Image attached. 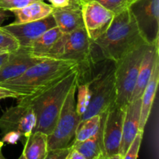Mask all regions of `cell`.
<instances>
[{"label": "cell", "instance_id": "8", "mask_svg": "<svg viewBox=\"0 0 159 159\" xmlns=\"http://www.w3.org/2000/svg\"><path fill=\"white\" fill-rule=\"evenodd\" d=\"M129 8L144 41L159 43V0H137Z\"/></svg>", "mask_w": 159, "mask_h": 159}, {"label": "cell", "instance_id": "36", "mask_svg": "<svg viewBox=\"0 0 159 159\" xmlns=\"http://www.w3.org/2000/svg\"><path fill=\"white\" fill-rule=\"evenodd\" d=\"M0 159H6L4 157V155H2V148H0Z\"/></svg>", "mask_w": 159, "mask_h": 159}, {"label": "cell", "instance_id": "22", "mask_svg": "<svg viewBox=\"0 0 159 159\" xmlns=\"http://www.w3.org/2000/svg\"><path fill=\"white\" fill-rule=\"evenodd\" d=\"M102 115H96L81 120L75 132L74 142L83 141L97 134L101 127Z\"/></svg>", "mask_w": 159, "mask_h": 159}, {"label": "cell", "instance_id": "20", "mask_svg": "<svg viewBox=\"0 0 159 159\" xmlns=\"http://www.w3.org/2000/svg\"><path fill=\"white\" fill-rule=\"evenodd\" d=\"M74 150L82 154L86 159H96L103 155L102 148V123L99 131L96 135L83 141L74 142L71 145Z\"/></svg>", "mask_w": 159, "mask_h": 159}, {"label": "cell", "instance_id": "12", "mask_svg": "<svg viewBox=\"0 0 159 159\" xmlns=\"http://www.w3.org/2000/svg\"><path fill=\"white\" fill-rule=\"evenodd\" d=\"M57 26L52 13L45 18L25 23H10L2 26L12 34L20 44V48L28 49L33 42L48 30Z\"/></svg>", "mask_w": 159, "mask_h": 159}, {"label": "cell", "instance_id": "41", "mask_svg": "<svg viewBox=\"0 0 159 159\" xmlns=\"http://www.w3.org/2000/svg\"><path fill=\"white\" fill-rule=\"evenodd\" d=\"M131 1H132V2H134V1H137V0H131Z\"/></svg>", "mask_w": 159, "mask_h": 159}, {"label": "cell", "instance_id": "13", "mask_svg": "<svg viewBox=\"0 0 159 159\" xmlns=\"http://www.w3.org/2000/svg\"><path fill=\"white\" fill-rule=\"evenodd\" d=\"M44 58L46 57H36L27 49L22 48L9 52L8 59L0 68V83L20 77L30 68Z\"/></svg>", "mask_w": 159, "mask_h": 159}, {"label": "cell", "instance_id": "23", "mask_svg": "<svg viewBox=\"0 0 159 159\" xmlns=\"http://www.w3.org/2000/svg\"><path fill=\"white\" fill-rule=\"evenodd\" d=\"M76 91L78 92L77 101H75L76 111L79 116H82L86 111L91 99L89 82H77Z\"/></svg>", "mask_w": 159, "mask_h": 159}, {"label": "cell", "instance_id": "34", "mask_svg": "<svg viewBox=\"0 0 159 159\" xmlns=\"http://www.w3.org/2000/svg\"><path fill=\"white\" fill-rule=\"evenodd\" d=\"M9 52L4 53L2 54H0V68L2 66L3 64L6 61V60L8 59V57H9Z\"/></svg>", "mask_w": 159, "mask_h": 159}, {"label": "cell", "instance_id": "1", "mask_svg": "<svg viewBox=\"0 0 159 159\" xmlns=\"http://www.w3.org/2000/svg\"><path fill=\"white\" fill-rule=\"evenodd\" d=\"M78 67L79 65L71 61L44 58L20 77L1 82L0 85L21 95L19 99L33 97L57 83Z\"/></svg>", "mask_w": 159, "mask_h": 159}, {"label": "cell", "instance_id": "33", "mask_svg": "<svg viewBox=\"0 0 159 159\" xmlns=\"http://www.w3.org/2000/svg\"><path fill=\"white\" fill-rule=\"evenodd\" d=\"M9 11L6 10V9H3L2 8H0V26H1L2 23L4 21H6V20H8L9 17Z\"/></svg>", "mask_w": 159, "mask_h": 159}, {"label": "cell", "instance_id": "27", "mask_svg": "<svg viewBox=\"0 0 159 159\" xmlns=\"http://www.w3.org/2000/svg\"><path fill=\"white\" fill-rule=\"evenodd\" d=\"M43 0H0V8L11 12L13 9H21L33 2Z\"/></svg>", "mask_w": 159, "mask_h": 159}, {"label": "cell", "instance_id": "31", "mask_svg": "<svg viewBox=\"0 0 159 159\" xmlns=\"http://www.w3.org/2000/svg\"><path fill=\"white\" fill-rule=\"evenodd\" d=\"M53 8H63L68 6L72 0H48Z\"/></svg>", "mask_w": 159, "mask_h": 159}, {"label": "cell", "instance_id": "7", "mask_svg": "<svg viewBox=\"0 0 159 159\" xmlns=\"http://www.w3.org/2000/svg\"><path fill=\"white\" fill-rule=\"evenodd\" d=\"M91 89V99L86 111L81 116V120L96 115H102L116 103L113 68L104 71L91 81H89Z\"/></svg>", "mask_w": 159, "mask_h": 159}, {"label": "cell", "instance_id": "39", "mask_svg": "<svg viewBox=\"0 0 159 159\" xmlns=\"http://www.w3.org/2000/svg\"><path fill=\"white\" fill-rule=\"evenodd\" d=\"M3 143L2 142V141H1V138H0V148H2V146H3Z\"/></svg>", "mask_w": 159, "mask_h": 159}, {"label": "cell", "instance_id": "38", "mask_svg": "<svg viewBox=\"0 0 159 159\" xmlns=\"http://www.w3.org/2000/svg\"><path fill=\"white\" fill-rule=\"evenodd\" d=\"M7 52H9V51H4V50H0V54H4V53H7Z\"/></svg>", "mask_w": 159, "mask_h": 159}, {"label": "cell", "instance_id": "4", "mask_svg": "<svg viewBox=\"0 0 159 159\" xmlns=\"http://www.w3.org/2000/svg\"><path fill=\"white\" fill-rule=\"evenodd\" d=\"M148 44H143L133 50L115 64L116 105L125 109L130 101L138 79L143 55Z\"/></svg>", "mask_w": 159, "mask_h": 159}, {"label": "cell", "instance_id": "30", "mask_svg": "<svg viewBox=\"0 0 159 159\" xmlns=\"http://www.w3.org/2000/svg\"><path fill=\"white\" fill-rule=\"evenodd\" d=\"M22 96L19 94L18 93L12 91V90L9 89L7 88H5L0 85V100L1 99H7V98H10V99H19L21 98Z\"/></svg>", "mask_w": 159, "mask_h": 159}, {"label": "cell", "instance_id": "5", "mask_svg": "<svg viewBox=\"0 0 159 159\" xmlns=\"http://www.w3.org/2000/svg\"><path fill=\"white\" fill-rule=\"evenodd\" d=\"M77 82L67 95L55 127L48 136V151L71 147L74 143L76 130L81 121L75 107Z\"/></svg>", "mask_w": 159, "mask_h": 159}, {"label": "cell", "instance_id": "32", "mask_svg": "<svg viewBox=\"0 0 159 159\" xmlns=\"http://www.w3.org/2000/svg\"><path fill=\"white\" fill-rule=\"evenodd\" d=\"M68 159H86V158H85L82 154H80L76 150L72 149V148H71V152H70L69 155H68Z\"/></svg>", "mask_w": 159, "mask_h": 159}, {"label": "cell", "instance_id": "35", "mask_svg": "<svg viewBox=\"0 0 159 159\" xmlns=\"http://www.w3.org/2000/svg\"><path fill=\"white\" fill-rule=\"evenodd\" d=\"M96 159H121V157L119 155H115V156H112V157H106L102 155V156L99 157V158Z\"/></svg>", "mask_w": 159, "mask_h": 159}, {"label": "cell", "instance_id": "21", "mask_svg": "<svg viewBox=\"0 0 159 159\" xmlns=\"http://www.w3.org/2000/svg\"><path fill=\"white\" fill-rule=\"evenodd\" d=\"M61 34L62 32L58 27L55 26L51 28L43 33L38 38L36 39L27 50L30 53L36 57H44L47 53L51 49L54 43L60 38Z\"/></svg>", "mask_w": 159, "mask_h": 159}, {"label": "cell", "instance_id": "2", "mask_svg": "<svg viewBox=\"0 0 159 159\" xmlns=\"http://www.w3.org/2000/svg\"><path fill=\"white\" fill-rule=\"evenodd\" d=\"M93 43L107 60L113 63L138 47L148 44L141 37L130 8L115 15L108 30Z\"/></svg>", "mask_w": 159, "mask_h": 159}, {"label": "cell", "instance_id": "29", "mask_svg": "<svg viewBox=\"0 0 159 159\" xmlns=\"http://www.w3.org/2000/svg\"><path fill=\"white\" fill-rule=\"evenodd\" d=\"M22 135L20 133H17L15 131L8 132L2 135V138H1V141L3 144H16L20 139Z\"/></svg>", "mask_w": 159, "mask_h": 159}, {"label": "cell", "instance_id": "26", "mask_svg": "<svg viewBox=\"0 0 159 159\" xmlns=\"http://www.w3.org/2000/svg\"><path fill=\"white\" fill-rule=\"evenodd\" d=\"M143 134H144V131L139 130L136 138H134L129 148L127 149L125 155L121 158V159H138V152H139L141 141H142Z\"/></svg>", "mask_w": 159, "mask_h": 159}, {"label": "cell", "instance_id": "28", "mask_svg": "<svg viewBox=\"0 0 159 159\" xmlns=\"http://www.w3.org/2000/svg\"><path fill=\"white\" fill-rule=\"evenodd\" d=\"M71 150V147L50 150L48 151V155L44 159H68V155H69Z\"/></svg>", "mask_w": 159, "mask_h": 159}, {"label": "cell", "instance_id": "15", "mask_svg": "<svg viewBox=\"0 0 159 159\" xmlns=\"http://www.w3.org/2000/svg\"><path fill=\"white\" fill-rule=\"evenodd\" d=\"M158 51L159 43L148 45L140 65L136 85L132 93L130 102L140 99L142 96L144 89L150 80L155 65L159 61Z\"/></svg>", "mask_w": 159, "mask_h": 159}, {"label": "cell", "instance_id": "6", "mask_svg": "<svg viewBox=\"0 0 159 159\" xmlns=\"http://www.w3.org/2000/svg\"><path fill=\"white\" fill-rule=\"evenodd\" d=\"M93 45L94 43L89 38L85 27L70 33H62L44 57L71 61L81 67L91 57Z\"/></svg>", "mask_w": 159, "mask_h": 159}, {"label": "cell", "instance_id": "10", "mask_svg": "<svg viewBox=\"0 0 159 159\" xmlns=\"http://www.w3.org/2000/svg\"><path fill=\"white\" fill-rule=\"evenodd\" d=\"M36 123L37 118L32 107L17 102L16 106L6 109L0 117V131L2 135L15 131L27 138L34 131Z\"/></svg>", "mask_w": 159, "mask_h": 159}, {"label": "cell", "instance_id": "14", "mask_svg": "<svg viewBox=\"0 0 159 159\" xmlns=\"http://www.w3.org/2000/svg\"><path fill=\"white\" fill-rule=\"evenodd\" d=\"M141 98L129 102L125 110L123 123L122 138L119 155L122 158L139 132L141 117Z\"/></svg>", "mask_w": 159, "mask_h": 159}, {"label": "cell", "instance_id": "16", "mask_svg": "<svg viewBox=\"0 0 159 159\" xmlns=\"http://www.w3.org/2000/svg\"><path fill=\"white\" fill-rule=\"evenodd\" d=\"M82 4L72 0L68 6L63 8H54L52 16L57 27L62 33H70L84 28Z\"/></svg>", "mask_w": 159, "mask_h": 159}, {"label": "cell", "instance_id": "9", "mask_svg": "<svg viewBox=\"0 0 159 159\" xmlns=\"http://www.w3.org/2000/svg\"><path fill=\"white\" fill-rule=\"evenodd\" d=\"M125 110L115 103L102 114L103 156L119 155Z\"/></svg>", "mask_w": 159, "mask_h": 159}, {"label": "cell", "instance_id": "25", "mask_svg": "<svg viewBox=\"0 0 159 159\" xmlns=\"http://www.w3.org/2000/svg\"><path fill=\"white\" fill-rule=\"evenodd\" d=\"M20 48V44L16 39L11 34L0 26V50L12 52Z\"/></svg>", "mask_w": 159, "mask_h": 159}, {"label": "cell", "instance_id": "3", "mask_svg": "<svg viewBox=\"0 0 159 159\" xmlns=\"http://www.w3.org/2000/svg\"><path fill=\"white\" fill-rule=\"evenodd\" d=\"M78 68L70 71L60 81L35 96L23 98L18 103L31 106L37 118L34 131H39L48 136L56 125L64 102L72 85L78 81Z\"/></svg>", "mask_w": 159, "mask_h": 159}, {"label": "cell", "instance_id": "11", "mask_svg": "<svg viewBox=\"0 0 159 159\" xmlns=\"http://www.w3.org/2000/svg\"><path fill=\"white\" fill-rule=\"evenodd\" d=\"M84 27L92 42L97 40L108 30L115 14L93 0L82 4Z\"/></svg>", "mask_w": 159, "mask_h": 159}, {"label": "cell", "instance_id": "24", "mask_svg": "<svg viewBox=\"0 0 159 159\" xmlns=\"http://www.w3.org/2000/svg\"><path fill=\"white\" fill-rule=\"evenodd\" d=\"M93 1L99 2L106 9L113 12L115 15L128 9L132 3L131 0H93Z\"/></svg>", "mask_w": 159, "mask_h": 159}, {"label": "cell", "instance_id": "17", "mask_svg": "<svg viewBox=\"0 0 159 159\" xmlns=\"http://www.w3.org/2000/svg\"><path fill=\"white\" fill-rule=\"evenodd\" d=\"M159 82V61H158L153 70L151 79L146 85L141 97V117H140V130L144 131L146 124L148 120L152 106L155 101Z\"/></svg>", "mask_w": 159, "mask_h": 159}, {"label": "cell", "instance_id": "19", "mask_svg": "<svg viewBox=\"0 0 159 159\" xmlns=\"http://www.w3.org/2000/svg\"><path fill=\"white\" fill-rule=\"evenodd\" d=\"M48 152V135L33 132L27 138L23 154L26 159H44Z\"/></svg>", "mask_w": 159, "mask_h": 159}, {"label": "cell", "instance_id": "37", "mask_svg": "<svg viewBox=\"0 0 159 159\" xmlns=\"http://www.w3.org/2000/svg\"><path fill=\"white\" fill-rule=\"evenodd\" d=\"M18 159H26V158H25V156H24V155H23V154L22 153L21 155H20V158H19Z\"/></svg>", "mask_w": 159, "mask_h": 159}, {"label": "cell", "instance_id": "42", "mask_svg": "<svg viewBox=\"0 0 159 159\" xmlns=\"http://www.w3.org/2000/svg\"><path fill=\"white\" fill-rule=\"evenodd\" d=\"M85 1H86V0H84V2H85Z\"/></svg>", "mask_w": 159, "mask_h": 159}, {"label": "cell", "instance_id": "18", "mask_svg": "<svg viewBox=\"0 0 159 159\" xmlns=\"http://www.w3.org/2000/svg\"><path fill=\"white\" fill-rule=\"evenodd\" d=\"M54 8L49 4L43 2V1H39L33 2L25 7L18 9H13L11 12L15 16V21L12 23H30L41 20L51 15Z\"/></svg>", "mask_w": 159, "mask_h": 159}, {"label": "cell", "instance_id": "40", "mask_svg": "<svg viewBox=\"0 0 159 159\" xmlns=\"http://www.w3.org/2000/svg\"><path fill=\"white\" fill-rule=\"evenodd\" d=\"M74 1H76L78 2H81V3L84 2V0H74Z\"/></svg>", "mask_w": 159, "mask_h": 159}]
</instances>
